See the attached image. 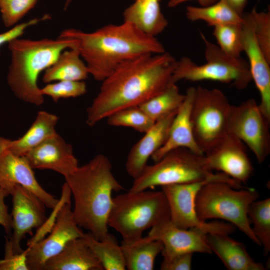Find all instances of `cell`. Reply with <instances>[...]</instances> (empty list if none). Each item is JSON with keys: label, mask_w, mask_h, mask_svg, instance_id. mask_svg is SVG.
I'll return each mask as SVG.
<instances>
[{"label": "cell", "mask_w": 270, "mask_h": 270, "mask_svg": "<svg viewBox=\"0 0 270 270\" xmlns=\"http://www.w3.org/2000/svg\"><path fill=\"white\" fill-rule=\"evenodd\" d=\"M227 182L235 188L242 186L226 174L214 173L205 166L204 154L184 148L172 150L152 165H147L134 179L128 191L138 192L157 186L188 183L204 180Z\"/></svg>", "instance_id": "5"}, {"label": "cell", "mask_w": 270, "mask_h": 270, "mask_svg": "<svg viewBox=\"0 0 270 270\" xmlns=\"http://www.w3.org/2000/svg\"><path fill=\"white\" fill-rule=\"evenodd\" d=\"M90 75L87 66L81 57L78 44L62 52L58 58L44 71V83L60 80H84Z\"/></svg>", "instance_id": "26"}, {"label": "cell", "mask_w": 270, "mask_h": 270, "mask_svg": "<svg viewBox=\"0 0 270 270\" xmlns=\"http://www.w3.org/2000/svg\"><path fill=\"white\" fill-rule=\"evenodd\" d=\"M82 238L69 241L58 254L48 260L44 270H103Z\"/></svg>", "instance_id": "22"}, {"label": "cell", "mask_w": 270, "mask_h": 270, "mask_svg": "<svg viewBox=\"0 0 270 270\" xmlns=\"http://www.w3.org/2000/svg\"><path fill=\"white\" fill-rule=\"evenodd\" d=\"M192 253H186L163 257L160 265L162 270H190L192 268Z\"/></svg>", "instance_id": "38"}, {"label": "cell", "mask_w": 270, "mask_h": 270, "mask_svg": "<svg viewBox=\"0 0 270 270\" xmlns=\"http://www.w3.org/2000/svg\"><path fill=\"white\" fill-rule=\"evenodd\" d=\"M50 16L45 14L41 18H34L27 22L18 24L10 28L9 30L0 34V48L5 44H8L12 40L21 37L28 28L35 26L40 22L50 19Z\"/></svg>", "instance_id": "37"}, {"label": "cell", "mask_w": 270, "mask_h": 270, "mask_svg": "<svg viewBox=\"0 0 270 270\" xmlns=\"http://www.w3.org/2000/svg\"><path fill=\"white\" fill-rule=\"evenodd\" d=\"M170 218L164 192L144 190L130 192L113 198L108 226L128 240L142 236L146 230Z\"/></svg>", "instance_id": "6"}, {"label": "cell", "mask_w": 270, "mask_h": 270, "mask_svg": "<svg viewBox=\"0 0 270 270\" xmlns=\"http://www.w3.org/2000/svg\"><path fill=\"white\" fill-rule=\"evenodd\" d=\"M11 140L6 138L0 135V154L8 149Z\"/></svg>", "instance_id": "42"}, {"label": "cell", "mask_w": 270, "mask_h": 270, "mask_svg": "<svg viewBox=\"0 0 270 270\" xmlns=\"http://www.w3.org/2000/svg\"><path fill=\"white\" fill-rule=\"evenodd\" d=\"M185 98L176 83L170 84L162 92L139 106L154 121L176 112Z\"/></svg>", "instance_id": "29"}, {"label": "cell", "mask_w": 270, "mask_h": 270, "mask_svg": "<svg viewBox=\"0 0 270 270\" xmlns=\"http://www.w3.org/2000/svg\"><path fill=\"white\" fill-rule=\"evenodd\" d=\"M38 0H0V12L4 26L16 25L36 5Z\"/></svg>", "instance_id": "34"}, {"label": "cell", "mask_w": 270, "mask_h": 270, "mask_svg": "<svg viewBox=\"0 0 270 270\" xmlns=\"http://www.w3.org/2000/svg\"><path fill=\"white\" fill-rule=\"evenodd\" d=\"M72 0H66L64 5V10H66L68 7Z\"/></svg>", "instance_id": "43"}, {"label": "cell", "mask_w": 270, "mask_h": 270, "mask_svg": "<svg viewBox=\"0 0 270 270\" xmlns=\"http://www.w3.org/2000/svg\"><path fill=\"white\" fill-rule=\"evenodd\" d=\"M83 238L104 270H126L120 246L114 236L109 234L104 239L98 240L89 232L84 234Z\"/></svg>", "instance_id": "28"}, {"label": "cell", "mask_w": 270, "mask_h": 270, "mask_svg": "<svg viewBox=\"0 0 270 270\" xmlns=\"http://www.w3.org/2000/svg\"><path fill=\"white\" fill-rule=\"evenodd\" d=\"M259 196L258 192L253 188H236L226 182L210 181L204 184L196 194V210L200 220L226 221L260 246L248 216L249 206Z\"/></svg>", "instance_id": "7"}, {"label": "cell", "mask_w": 270, "mask_h": 270, "mask_svg": "<svg viewBox=\"0 0 270 270\" xmlns=\"http://www.w3.org/2000/svg\"><path fill=\"white\" fill-rule=\"evenodd\" d=\"M232 107L220 90L195 87L190 122L194 140L203 154L228 132Z\"/></svg>", "instance_id": "9"}, {"label": "cell", "mask_w": 270, "mask_h": 270, "mask_svg": "<svg viewBox=\"0 0 270 270\" xmlns=\"http://www.w3.org/2000/svg\"><path fill=\"white\" fill-rule=\"evenodd\" d=\"M58 118L54 114L41 110L22 136L11 140L8 150L12 154L24 156L30 150L56 134Z\"/></svg>", "instance_id": "24"}, {"label": "cell", "mask_w": 270, "mask_h": 270, "mask_svg": "<svg viewBox=\"0 0 270 270\" xmlns=\"http://www.w3.org/2000/svg\"><path fill=\"white\" fill-rule=\"evenodd\" d=\"M252 24L257 42L264 56L270 62V13L258 12L255 8L248 14Z\"/></svg>", "instance_id": "35"}, {"label": "cell", "mask_w": 270, "mask_h": 270, "mask_svg": "<svg viewBox=\"0 0 270 270\" xmlns=\"http://www.w3.org/2000/svg\"><path fill=\"white\" fill-rule=\"evenodd\" d=\"M195 87L186 91L184 100L172 122L166 140L163 146L151 156L154 162L160 160L168 152L179 148H188L198 154H204L196 144L190 122V112Z\"/></svg>", "instance_id": "20"}, {"label": "cell", "mask_w": 270, "mask_h": 270, "mask_svg": "<svg viewBox=\"0 0 270 270\" xmlns=\"http://www.w3.org/2000/svg\"><path fill=\"white\" fill-rule=\"evenodd\" d=\"M270 121L254 98L231 108L228 132L239 138L254 154L259 164L270 153Z\"/></svg>", "instance_id": "11"}, {"label": "cell", "mask_w": 270, "mask_h": 270, "mask_svg": "<svg viewBox=\"0 0 270 270\" xmlns=\"http://www.w3.org/2000/svg\"><path fill=\"white\" fill-rule=\"evenodd\" d=\"M16 184L34 193L48 208L54 209L59 203L60 200L46 192L38 182L24 156L6 150L0 154V186L12 194Z\"/></svg>", "instance_id": "15"}, {"label": "cell", "mask_w": 270, "mask_h": 270, "mask_svg": "<svg viewBox=\"0 0 270 270\" xmlns=\"http://www.w3.org/2000/svg\"><path fill=\"white\" fill-rule=\"evenodd\" d=\"M239 14H242L243 10L248 0H224Z\"/></svg>", "instance_id": "41"}, {"label": "cell", "mask_w": 270, "mask_h": 270, "mask_svg": "<svg viewBox=\"0 0 270 270\" xmlns=\"http://www.w3.org/2000/svg\"><path fill=\"white\" fill-rule=\"evenodd\" d=\"M84 234L74 220L71 200L61 206L50 234L26 248L28 270H44L46 261L58 254L73 239L84 237Z\"/></svg>", "instance_id": "12"}, {"label": "cell", "mask_w": 270, "mask_h": 270, "mask_svg": "<svg viewBox=\"0 0 270 270\" xmlns=\"http://www.w3.org/2000/svg\"><path fill=\"white\" fill-rule=\"evenodd\" d=\"M176 60L165 52L142 55L118 67L102 82L86 110V124L94 126L112 114L140 106L162 92L171 82Z\"/></svg>", "instance_id": "1"}, {"label": "cell", "mask_w": 270, "mask_h": 270, "mask_svg": "<svg viewBox=\"0 0 270 270\" xmlns=\"http://www.w3.org/2000/svg\"><path fill=\"white\" fill-rule=\"evenodd\" d=\"M178 111L156 120L144 135L130 148L126 158V169L134 179L148 165L149 158L166 142L173 119Z\"/></svg>", "instance_id": "19"}, {"label": "cell", "mask_w": 270, "mask_h": 270, "mask_svg": "<svg viewBox=\"0 0 270 270\" xmlns=\"http://www.w3.org/2000/svg\"><path fill=\"white\" fill-rule=\"evenodd\" d=\"M27 250L15 252L10 237L6 238L4 256L0 260V270H28L26 263Z\"/></svg>", "instance_id": "36"}, {"label": "cell", "mask_w": 270, "mask_h": 270, "mask_svg": "<svg viewBox=\"0 0 270 270\" xmlns=\"http://www.w3.org/2000/svg\"><path fill=\"white\" fill-rule=\"evenodd\" d=\"M46 84L40 90L56 102L60 99L76 98L84 94L86 85L84 80H60Z\"/></svg>", "instance_id": "33"}, {"label": "cell", "mask_w": 270, "mask_h": 270, "mask_svg": "<svg viewBox=\"0 0 270 270\" xmlns=\"http://www.w3.org/2000/svg\"><path fill=\"white\" fill-rule=\"evenodd\" d=\"M9 194L0 186V225L2 226L6 234H10L12 231V216L8 212V208L4 202V198Z\"/></svg>", "instance_id": "39"}, {"label": "cell", "mask_w": 270, "mask_h": 270, "mask_svg": "<svg viewBox=\"0 0 270 270\" xmlns=\"http://www.w3.org/2000/svg\"><path fill=\"white\" fill-rule=\"evenodd\" d=\"M206 241L228 270H264L262 263L256 262L248 254L244 245L228 235L208 233Z\"/></svg>", "instance_id": "21"}, {"label": "cell", "mask_w": 270, "mask_h": 270, "mask_svg": "<svg viewBox=\"0 0 270 270\" xmlns=\"http://www.w3.org/2000/svg\"><path fill=\"white\" fill-rule=\"evenodd\" d=\"M106 119L110 126L130 127L142 133L146 132L155 122L139 106L119 110Z\"/></svg>", "instance_id": "31"}, {"label": "cell", "mask_w": 270, "mask_h": 270, "mask_svg": "<svg viewBox=\"0 0 270 270\" xmlns=\"http://www.w3.org/2000/svg\"><path fill=\"white\" fill-rule=\"evenodd\" d=\"M206 234L197 228H178L170 220L152 228L147 236L160 240L163 245L162 257H168L186 253L212 254Z\"/></svg>", "instance_id": "16"}, {"label": "cell", "mask_w": 270, "mask_h": 270, "mask_svg": "<svg viewBox=\"0 0 270 270\" xmlns=\"http://www.w3.org/2000/svg\"><path fill=\"white\" fill-rule=\"evenodd\" d=\"M60 36L77 39L80 56L89 74L102 82L123 64L142 55L166 52L156 36L123 22L110 24L90 32L76 28L62 30Z\"/></svg>", "instance_id": "2"}, {"label": "cell", "mask_w": 270, "mask_h": 270, "mask_svg": "<svg viewBox=\"0 0 270 270\" xmlns=\"http://www.w3.org/2000/svg\"><path fill=\"white\" fill-rule=\"evenodd\" d=\"M160 0H134L123 12L124 21L156 36L168 26V22L160 6Z\"/></svg>", "instance_id": "23"}, {"label": "cell", "mask_w": 270, "mask_h": 270, "mask_svg": "<svg viewBox=\"0 0 270 270\" xmlns=\"http://www.w3.org/2000/svg\"><path fill=\"white\" fill-rule=\"evenodd\" d=\"M191 0H170L168 6L170 8H174L178 5ZM201 6H206L216 2L218 0H196Z\"/></svg>", "instance_id": "40"}, {"label": "cell", "mask_w": 270, "mask_h": 270, "mask_svg": "<svg viewBox=\"0 0 270 270\" xmlns=\"http://www.w3.org/2000/svg\"><path fill=\"white\" fill-rule=\"evenodd\" d=\"M243 18L242 24L243 52L248 57L252 79L260 93L259 107L265 117L270 121V62L257 42L248 14L243 15Z\"/></svg>", "instance_id": "18"}, {"label": "cell", "mask_w": 270, "mask_h": 270, "mask_svg": "<svg viewBox=\"0 0 270 270\" xmlns=\"http://www.w3.org/2000/svg\"><path fill=\"white\" fill-rule=\"evenodd\" d=\"M248 216L252 232L266 256L270 252V198L252 202L248 208Z\"/></svg>", "instance_id": "30"}, {"label": "cell", "mask_w": 270, "mask_h": 270, "mask_svg": "<svg viewBox=\"0 0 270 270\" xmlns=\"http://www.w3.org/2000/svg\"><path fill=\"white\" fill-rule=\"evenodd\" d=\"M12 196V230L10 236L16 252L23 251L20 242L26 234H32L34 228H40L46 220L44 204L34 193L16 184Z\"/></svg>", "instance_id": "14"}, {"label": "cell", "mask_w": 270, "mask_h": 270, "mask_svg": "<svg viewBox=\"0 0 270 270\" xmlns=\"http://www.w3.org/2000/svg\"><path fill=\"white\" fill-rule=\"evenodd\" d=\"M214 28L213 34L218 47L230 56L240 57L244 50L242 25L226 24Z\"/></svg>", "instance_id": "32"}, {"label": "cell", "mask_w": 270, "mask_h": 270, "mask_svg": "<svg viewBox=\"0 0 270 270\" xmlns=\"http://www.w3.org/2000/svg\"><path fill=\"white\" fill-rule=\"evenodd\" d=\"M128 270H152L158 255L163 249L162 243L148 236L136 239L122 240L120 244Z\"/></svg>", "instance_id": "25"}, {"label": "cell", "mask_w": 270, "mask_h": 270, "mask_svg": "<svg viewBox=\"0 0 270 270\" xmlns=\"http://www.w3.org/2000/svg\"><path fill=\"white\" fill-rule=\"evenodd\" d=\"M78 44L77 39L58 36L38 40L18 38L8 43L11 62L7 82L20 100L36 106L44 102L38 84L40 74L52 65L60 53Z\"/></svg>", "instance_id": "4"}, {"label": "cell", "mask_w": 270, "mask_h": 270, "mask_svg": "<svg viewBox=\"0 0 270 270\" xmlns=\"http://www.w3.org/2000/svg\"><path fill=\"white\" fill-rule=\"evenodd\" d=\"M64 178L74 200L75 222L95 238L104 239L109 234L108 220L112 192L124 190L112 174L110 160L98 154Z\"/></svg>", "instance_id": "3"}, {"label": "cell", "mask_w": 270, "mask_h": 270, "mask_svg": "<svg viewBox=\"0 0 270 270\" xmlns=\"http://www.w3.org/2000/svg\"><path fill=\"white\" fill-rule=\"evenodd\" d=\"M210 180L174 184L161 186L167 199L170 210V220L176 226L184 228H197L205 234L214 233L229 235L236 227L229 222H206L200 219L195 208L196 194L205 184Z\"/></svg>", "instance_id": "10"}, {"label": "cell", "mask_w": 270, "mask_h": 270, "mask_svg": "<svg viewBox=\"0 0 270 270\" xmlns=\"http://www.w3.org/2000/svg\"><path fill=\"white\" fill-rule=\"evenodd\" d=\"M200 36L205 46L206 63L199 65L188 57L180 58L176 62L171 82L210 80L232 84L239 90L246 88L252 80L248 62L226 54L203 34Z\"/></svg>", "instance_id": "8"}, {"label": "cell", "mask_w": 270, "mask_h": 270, "mask_svg": "<svg viewBox=\"0 0 270 270\" xmlns=\"http://www.w3.org/2000/svg\"><path fill=\"white\" fill-rule=\"evenodd\" d=\"M24 156L34 169L50 170L64 178L78 166L72 146L58 133L28 152Z\"/></svg>", "instance_id": "17"}, {"label": "cell", "mask_w": 270, "mask_h": 270, "mask_svg": "<svg viewBox=\"0 0 270 270\" xmlns=\"http://www.w3.org/2000/svg\"><path fill=\"white\" fill-rule=\"evenodd\" d=\"M186 14L187 18L192 21L202 20L210 26L233 24L242 25L243 15L239 14L224 0L206 6H188Z\"/></svg>", "instance_id": "27"}, {"label": "cell", "mask_w": 270, "mask_h": 270, "mask_svg": "<svg viewBox=\"0 0 270 270\" xmlns=\"http://www.w3.org/2000/svg\"><path fill=\"white\" fill-rule=\"evenodd\" d=\"M244 144L227 132L204 154L206 168L210 171L222 172L240 184L251 177L254 168Z\"/></svg>", "instance_id": "13"}]
</instances>
